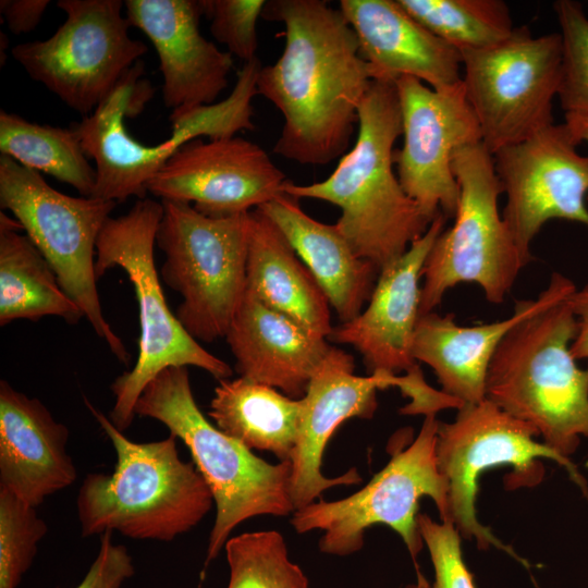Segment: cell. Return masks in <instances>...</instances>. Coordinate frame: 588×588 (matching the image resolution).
<instances>
[{"label": "cell", "mask_w": 588, "mask_h": 588, "mask_svg": "<svg viewBox=\"0 0 588 588\" xmlns=\"http://www.w3.org/2000/svg\"><path fill=\"white\" fill-rule=\"evenodd\" d=\"M261 17L281 23L279 59L262 65L257 89L282 114L272 151L299 164L324 166L342 157L358 125L373 77L357 36L326 0H270Z\"/></svg>", "instance_id": "obj_1"}, {"label": "cell", "mask_w": 588, "mask_h": 588, "mask_svg": "<svg viewBox=\"0 0 588 588\" xmlns=\"http://www.w3.org/2000/svg\"><path fill=\"white\" fill-rule=\"evenodd\" d=\"M403 133L395 82L373 81L358 110L354 147L323 181L301 185L286 180L282 192L338 206L334 223L353 252L380 272L402 256L430 225L404 192L393 170V146Z\"/></svg>", "instance_id": "obj_2"}, {"label": "cell", "mask_w": 588, "mask_h": 588, "mask_svg": "<svg viewBox=\"0 0 588 588\" xmlns=\"http://www.w3.org/2000/svg\"><path fill=\"white\" fill-rule=\"evenodd\" d=\"M85 403L111 441L117 463L111 474H88L81 485L82 536L118 531L136 540L172 541L198 525L215 502L195 464L181 458L177 438L134 442Z\"/></svg>", "instance_id": "obj_3"}, {"label": "cell", "mask_w": 588, "mask_h": 588, "mask_svg": "<svg viewBox=\"0 0 588 588\" xmlns=\"http://www.w3.org/2000/svg\"><path fill=\"white\" fill-rule=\"evenodd\" d=\"M262 68L259 58L244 62L228 97L211 105L173 110L169 117L171 137L156 144H143L128 134L124 119L139 114L154 90L140 78V62L132 66L110 95L82 121L72 125L83 150L96 164V186L91 197L123 201L131 196L145 198L147 182L184 145L207 136L233 137L255 128L253 98Z\"/></svg>", "instance_id": "obj_4"}, {"label": "cell", "mask_w": 588, "mask_h": 588, "mask_svg": "<svg viewBox=\"0 0 588 588\" xmlns=\"http://www.w3.org/2000/svg\"><path fill=\"white\" fill-rule=\"evenodd\" d=\"M135 416L163 424L189 450L216 505L201 579L232 530L261 515L286 516L295 511L291 494V461L271 464L225 434L199 409L187 367H168L144 389Z\"/></svg>", "instance_id": "obj_5"}, {"label": "cell", "mask_w": 588, "mask_h": 588, "mask_svg": "<svg viewBox=\"0 0 588 588\" xmlns=\"http://www.w3.org/2000/svg\"><path fill=\"white\" fill-rule=\"evenodd\" d=\"M568 297L518 322L498 346L486 379V399L534 427L567 460L580 437L588 438V368L571 353L577 320Z\"/></svg>", "instance_id": "obj_6"}, {"label": "cell", "mask_w": 588, "mask_h": 588, "mask_svg": "<svg viewBox=\"0 0 588 588\" xmlns=\"http://www.w3.org/2000/svg\"><path fill=\"white\" fill-rule=\"evenodd\" d=\"M162 213V203L138 199L127 213L107 219L96 244V278L114 267L123 269L134 287L139 311L136 363L110 387L114 404L109 419L122 432L135 417L139 395L163 369L198 367L218 381L233 373L224 360L199 345L167 304L154 257Z\"/></svg>", "instance_id": "obj_7"}, {"label": "cell", "mask_w": 588, "mask_h": 588, "mask_svg": "<svg viewBox=\"0 0 588 588\" xmlns=\"http://www.w3.org/2000/svg\"><path fill=\"white\" fill-rule=\"evenodd\" d=\"M161 203L156 244L166 255L160 277L183 298L175 316L195 340L225 338L246 291L249 212L213 218Z\"/></svg>", "instance_id": "obj_8"}, {"label": "cell", "mask_w": 588, "mask_h": 588, "mask_svg": "<svg viewBox=\"0 0 588 588\" xmlns=\"http://www.w3.org/2000/svg\"><path fill=\"white\" fill-rule=\"evenodd\" d=\"M440 421L425 416L416 439L393 453L389 463L355 493L336 501L320 499L295 510L291 525L297 534L322 531V553L347 556L364 546L366 530L385 525L405 543L413 560L422 549L417 516L420 499L430 498L440 520H451L449 483L440 471L436 446Z\"/></svg>", "instance_id": "obj_9"}, {"label": "cell", "mask_w": 588, "mask_h": 588, "mask_svg": "<svg viewBox=\"0 0 588 588\" xmlns=\"http://www.w3.org/2000/svg\"><path fill=\"white\" fill-rule=\"evenodd\" d=\"M452 170L460 187L454 223L439 234L425 261L419 316L433 311L462 282L478 284L488 302L501 304L526 266L499 212L503 189L492 155L482 143L462 147Z\"/></svg>", "instance_id": "obj_10"}, {"label": "cell", "mask_w": 588, "mask_h": 588, "mask_svg": "<svg viewBox=\"0 0 588 588\" xmlns=\"http://www.w3.org/2000/svg\"><path fill=\"white\" fill-rule=\"evenodd\" d=\"M536 437L538 433L534 427L485 399L463 405L453 421L440 422L436 446L440 471L449 483L451 520L461 537L475 540L482 550L493 546L526 566L527 562L477 517L475 504L482 473L499 466H512L514 470L506 476V487H532L543 477L540 458H549L565 467L588 498L584 478L571 460L538 442Z\"/></svg>", "instance_id": "obj_11"}, {"label": "cell", "mask_w": 588, "mask_h": 588, "mask_svg": "<svg viewBox=\"0 0 588 588\" xmlns=\"http://www.w3.org/2000/svg\"><path fill=\"white\" fill-rule=\"evenodd\" d=\"M0 206L21 223L96 334L119 360L128 363L127 350L103 316L95 274L97 240L117 203L63 194L39 172L1 155Z\"/></svg>", "instance_id": "obj_12"}, {"label": "cell", "mask_w": 588, "mask_h": 588, "mask_svg": "<svg viewBox=\"0 0 588 588\" xmlns=\"http://www.w3.org/2000/svg\"><path fill=\"white\" fill-rule=\"evenodd\" d=\"M466 99L493 155L553 124L552 102L561 77L558 33L532 36L515 27L504 41L461 51Z\"/></svg>", "instance_id": "obj_13"}, {"label": "cell", "mask_w": 588, "mask_h": 588, "mask_svg": "<svg viewBox=\"0 0 588 588\" xmlns=\"http://www.w3.org/2000/svg\"><path fill=\"white\" fill-rule=\"evenodd\" d=\"M63 24L45 40L12 48V57L72 110L89 115L147 52L128 34L120 0H60Z\"/></svg>", "instance_id": "obj_14"}, {"label": "cell", "mask_w": 588, "mask_h": 588, "mask_svg": "<svg viewBox=\"0 0 588 588\" xmlns=\"http://www.w3.org/2000/svg\"><path fill=\"white\" fill-rule=\"evenodd\" d=\"M569 127L554 123L492 155L494 171L506 194L502 218L528 265L531 243L551 219L588 226V156Z\"/></svg>", "instance_id": "obj_15"}, {"label": "cell", "mask_w": 588, "mask_h": 588, "mask_svg": "<svg viewBox=\"0 0 588 588\" xmlns=\"http://www.w3.org/2000/svg\"><path fill=\"white\" fill-rule=\"evenodd\" d=\"M403 127V146L393 161L404 192L433 220L439 212L453 216L460 187L452 170L455 151L481 143L477 118L463 81L434 90L404 75L395 81Z\"/></svg>", "instance_id": "obj_16"}, {"label": "cell", "mask_w": 588, "mask_h": 588, "mask_svg": "<svg viewBox=\"0 0 588 588\" xmlns=\"http://www.w3.org/2000/svg\"><path fill=\"white\" fill-rule=\"evenodd\" d=\"M286 180L256 143L240 136L197 138L180 148L146 189L161 200L193 204L205 216L225 218L279 197Z\"/></svg>", "instance_id": "obj_17"}, {"label": "cell", "mask_w": 588, "mask_h": 588, "mask_svg": "<svg viewBox=\"0 0 588 588\" xmlns=\"http://www.w3.org/2000/svg\"><path fill=\"white\" fill-rule=\"evenodd\" d=\"M354 368L353 356L332 346L302 399L299 431L291 457V494L295 510L314 503L330 488L362 481L356 468L338 477H326L321 471L324 449L345 420L371 418L378 406L377 390L399 387L401 376L376 371L360 377L354 373Z\"/></svg>", "instance_id": "obj_18"}, {"label": "cell", "mask_w": 588, "mask_h": 588, "mask_svg": "<svg viewBox=\"0 0 588 588\" xmlns=\"http://www.w3.org/2000/svg\"><path fill=\"white\" fill-rule=\"evenodd\" d=\"M448 217L441 211L408 249L382 268L367 307L353 320L333 328L329 340L352 345L370 373L409 371L419 318L420 278L427 256Z\"/></svg>", "instance_id": "obj_19"}, {"label": "cell", "mask_w": 588, "mask_h": 588, "mask_svg": "<svg viewBox=\"0 0 588 588\" xmlns=\"http://www.w3.org/2000/svg\"><path fill=\"white\" fill-rule=\"evenodd\" d=\"M126 19L155 47L164 105L173 110L215 103L228 87L233 56L199 30L203 1L126 0Z\"/></svg>", "instance_id": "obj_20"}, {"label": "cell", "mask_w": 588, "mask_h": 588, "mask_svg": "<svg viewBox=\"0 0 588 588\" xmlns=\"http://www.w3.org/2000/svg\"><path fill=\"white\" fill-rule=\"evenodd\" d=\"M576 290L561 273H553L536 297L516 301L513 314L502 320L458 326L454 316L434 311L419 316L413 340V357L428 365L442 390L463 405L486 399L491 359L504 336L522 320L567 298Z\"/></svg>", "instance_id": "obj_21"}, {"label": "cell", "mask_w": 588, "mask_h": 588, "mask_svg": "<svg viewBox=\"0 0 588 588\" xmlns=\"http://www.w3.org/2000/svg\"><path fill=\"white\" fill-rule=\"evenodd\" d=\"M373 81L408 75L442 90L462 82L461 52L412 15L397 0H341Z\"/></svg>", "instance_id": "obj_22"}, {"label": "cell", "mask_w": 588, "mask_h": 588, "mask_svg": "<svg viewBox=\"0 0 588 588\" xmlns=\"http://www.w3.org/2000/svg\"><path fill=\"white\" fill-rule=\"evenodd\" d=\"M68 427L35 397L0 381V489L37 507L77 478Z\"/></svg>", "instance_id": "obj_23"}, {"label": "cell", "mask_w": 588, "mask_h": 588, "mask_svg": "<svg viewBox=\"0 0 588 588\" xmlns=\"http://www.w3.org/2000/svg\"><path fill=\"white\" fill-rule=\"evenodd\" d=\"M225 340L241 377L301 400L332 346L246 287Z\"/></svg>", "instance_id": "obj_24"}, {"label": "cell", "mask_w": 588, "mask_h": 588, "mask_svg": "<svg viewBox=\"0 0 588 588\" xmlns=\"http://www.w3.org/2000/svg\"><path fill=\"white\" fill-rule=\"evenodd\" d=\"M298 200L283 193L257 209L286 237L340 320L351 321L370 299L379 271L353 252L335 224L308 216Z\"/></svg>", "instance_id": "obj_25"}, {"label": "cell", "mask_w": 588, "mask_h": 588, "mask_svg": "<svg viewBox=\"0 0 588 588\" xmlns=\"http://www.w3.org/2000/svg\"><path fill=\"white\" fill-rule=\"evenodd\" d=\"M246 287L265 305L328 340L330 304L279 228L259 209L249 212Z\"/></svg>", "instance_id": "obj_26"}, {"label": "cell", "mask_w": 588, "mask_h": 588, "mask_svg": "<svg viewBox=\"0 0 588 588\" xmlns=\"http://www.w3.org/2000/svg\"><path fill=\"white\" fill-rule=\"evenodd\" d=\"M303 401L243 377L219 380L208 415L217 428L250 450L291 461L296 446Z\"/></svg>", "instance_id": "obj_27"}, {"label": "cell", "mask_w": 588, "mask_h": 588, "mask_svg": "<svg viewBox=\"0 0 588 588\" xmlns=\"http://www.w3.org/2000/svg\"><path fill=\"white\" fill-rule=\"evenodd\" d=\"M21 223L0 213V324L20 319L61 317L70 323L85 318L63 291L50 264Z\"/></svg>", "instance_id": "obj_28"}, {"label": "cell", "mask_w": 588, "mask_h": 588, "mask_svg": "<svg viewBox=\"0 0 588 588\" xmlns=\"http://www.w3.org/2000/svg\"><path fill=\"white\" fill-rule=\"evenodd\" d=\"M0 150L23 167L73 186L83 197L94 194L96 170L72 126L41 125L1 110Z\"/></svg>", "instance_id": "obj_29"}, {"label": "cell", "mask_w": 588, "mask_h": 588, "mask_svg": "<svg viewBox=\"0 0 588 588\" xmlns=\"http://www.w3.org/2000/svg\"><path fill=\"white\" fill-rule=\"evenodd\" d=\"M401 7L432 34L460 52L500 44L514 32L501 0H397Z\"/></svg>", "instance_id": "obj_30"}, {"label": "cell", "mask_w": 588, "mask_h": 588, "mask_svg": "<svg viewBox=\"0 0 588 588\" xmlns=\"http://www.w3.org/2000/svg\"><path fill=\"white\" fill-rule=\"evenodd\" d=\"M230 568L228 588H308L303 569L289 558L277 530L244 532L224 546Z\"/></svg>", "instance_id": "obj_31"}, {"label": "cell", "mask_w": 588, "mask_h": 588, "mask_svg": "<svg viewBox=\"0 0 588 588\" xmlns=\"http://www.w3.org/2000/svg\"><path fill=\"white\" fill-rule=\"evenodd\" d=\"M48 527L33 507L0 489V588H16Z\"/></svg>", "instance_id": "obj_32"}, {"label": "cell", "mask_w": 588, "mask_h": 588, "mask_svg": "<svg viewBox=\"0 0 588 588\" xmlns=\"http://www.w3.org/2000/svg\"><path fill=\"white\" fill-rule=\"evenodd\" d=\"M553 8L562 39L558 97L566 113L588 114V17L577 1L558 0Z\"/></svg>", "instance_id": "obj_33"}, {"label": "cell", "mask_w": 588, "mask_h": 588, "mask_svg": "<svg viewBox=\"0 0 588 588\" xmlns=\"http://www.w3.org/2000/svg\"><path fill=\"white\" fill-rule=\"evenodd\" d=\"M204 14L211 20L210 33L228 52L247 62L258 50L257 23L265 0H201Z\"/></svg>", "instance_id": "obj_34"}, {"label": "cell", "mask_w": 588, "mask_h": 588, "mask_svg": "<svg viewBox=\"0 0 588 588\" xmlns=\"http://www.w3.org/2000/svg\"><path fill=\"white\" fill-rule=\"evenodd\" d=\"M417 524L434 571L431 588H475L463 558L462 537L455 525L450 520L434 522L422 513L418 514Z\"/></svg>", "instance_id": "obj_35"}, {"label": "cell", "mask_w": 588, "mask_h": 588, "mask_svg": "<svg viewBox=\"0 0 588 588\" xmlns=\"http://www.w3.org/2000/svg\"><path fill=\"white\" fill-rule=\"evenodd\" d=\"M134 572L127 549L113 543L112 531H106L100 537L96 559L76 588H121Z\"/></svg>", "instance_id": "obj_36"}, {"label": "cell", "mask_w": 588, "mask_h": 588, "mask_svg": "<svg viewBox=\"0 0 588 588\" xmlns=\"http://www.w3.org/2000/svg\"><path fill=\"white\" fill-rule=\"evenodd\" d=\"M49 0H1L0 12L9 29L15 34L32 32L40 22Z\"/></svg>", "instance_id": "obj_37"}, {"label": "cell", "mask_w": 588, "mask_h": 588, "mask_svg": "<svg viewBox=\"0 0 588 588\" xmlns=\"http://www.w3.org/2000/svg\"><path fill=\"white\" fill-rule=\"evenodd\" d=\"M577 320V332L571 344V353L577 359H588V284L575 290L568 297Z\"/></svg>", "instance_id": "obj_38"}, {"label": "cell", "mask_w": 588, "mask_h": 588, "mask_svg": "<svg viewBox=\"0 0 588 588\" xmlns=\"http://www.w3.org/2000/svg\"><path fill=\"white\" fill-rule=\"evenodd\" d=\"M565 124L579 143H588V114L565 113Z\"/></svg>", "instance_id": "obj_39"}, {"label": "cell", "mask_w": 588, "mask_h": 588, "mask_svg": "<svg viewBox=\"0 0 588 588\" xmlns=\"http://www.w3.org/2000/svg\"><path fill=\"white\" fill-rule=\"evenodd\" d=\"M405 588H431V585L427 578L419 571H417L416 580L408 584Z\"/></svg>", "instance_id": "obj_40"}]
</instances>
